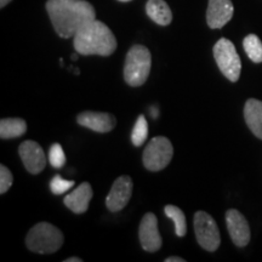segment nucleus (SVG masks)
Returning a JSON list of instances; mask_svg holds the SVG:
<instances>
[{"label": "nucleus", "instance_id": "f257e3e1", "mask_svg": "<svg viewBox=\"0 0 262 262\" xmlns=\"http://www.w3.org/2000/svg\"><path fill=\"white\" fill-rule=\"evenodd\" d=\"M47 11L61 38H72L85 25L96 19L94 6L85 0H48Z\"/></svg>", "mask_w": 262, "mask_h": 262}, {"label": "nucleus", "instance_id": "f03ea898", "mask_svg": "<svg viewBox=\"0 0 262 262\" xmlns=\"http://www.w3.org/2000/svg\"><path fill=\"white\" fill-rule=\"evenodd\" d=\"M74 49L80 55L110 56L117 49V39L103 22L94 21L85 25L73 37Z\"/></svg>", "mask_w": 262, "mask_h": 262}, {"label": "nucleus", "instance_id": "7ed1b4c3", "mask_svg": "<svg viewBox=\"0 0 262 262\" xmlns=\"http://www.w3.org/2000/svg\"><path fill=\"white\" fill-rule=\"evenodd\" d=\"M63 241V234L56 226L49 222H39L28 232L26 244L33 253L54 254L62 247Z\"/></svg>", "mask_w": 262, "mask_h": 262}, {"label": "nucleus", "instance_id": "20e7f679", "mask_svg": "<svg viewBox=\"0 0 262 262\" xmlns=\"http://www.w3.org/2000/svg\"><path fill=\"white\" fill-rule=\"evenodd\" d=\"M152 67V56L143 45H135L127 52L124 64V79L130 86H141L146 83Z\"/></svg>", "mask_w": 262, "mask_h": 262}, {"label": "nucleus", "instance_id": "39448f33", "mask_svg": "<svg viewBox=\"0 0 262 262\" xmlns=\"http://www.w3.org/2000/svg\"><path fill=\"white\" fill-rule=\"evenodd\" d=\"M212 52L221 73L232 83L238 81L241 77L242 62L233 42L226 38H221L214 45Z\"/></svg>", "mask_w": 262, "mask_h": 262}, {"label": "nucleus", "instance_id": "423d86ee", "mask_svg": "<svg viewBox=\"0 0 262 262\" xmlns=\"http://www.w3.org/2000/svg\"><path fill=\"white\" fill-rule=\"evenodd\" d=\"M173 156V147L169 139L158 136L152 139L143 150V165L149 171H160L169 165Z\"/></svg>", "mask_w": 262, "mask_h": 262}, {"label": "nucleus", "instance_id": "0eeeda50", "mask_svg": "<svg viewBox=\"0 0 262 262\" xmlns=\"http://www.w3.org/2000/svg\"><path fill=\"white\" fill-rule=\"evenodd\" d=\"M194 232L199 245L206 251H216L220 247V231L214 219L208 212L196 211L194 215Z\"/></svg>", "mask_w": 262, "mask_h": 262}, {"label": "nucleus", "instance_id": "6e6552de", "mask_svg": "<svg viewBox=\"0 0 262 262\" xmlns=\"http://www.w3.org/2000/svg\"><path fill=\"white\" fill-rule=\"evenodd\" d=\"M140 242L148 253H156L162 248V237L158 231V219L153 212H147L141 220L139 229Z\"/></svg>", "mask_w": 262, "mask_h": 262}, {"label": "nucleus", "instance_id": "1a4fd4ad", "mask_svg": "<svg viewBox=\"0 0 262 262\" xmlns=\"http://www.w3.org/2000/svg\"><path fill=\"white\" fill-rule=\"evenodd\" d=\"M18 153L26 169L33 175L41 172L47 165L44 149L35 141L27 140L21 143V146L18 147Z\"/></svg>", "mask_w": 262, "mask_h": 262}, {"label": "nucleus", "instance_id": "9d476101", "mask_svg": "<svg viewBox=\"0 0 262 262\" xmlns=\"http://www.w3.org/2000/svg\"><path fill=\"white\" fill-rule=\"evenodd\" d=\"M133 194V180L129 176H120L114 181L106 198L108 210L119 211L125 208Z\"/></svg>", "mask_w": 262, "mask_h": 262}, {"label": "nucleus", "instance_id": "9b49d317", "mask_svg": "<svg viewBox=\"0 0 262 262\" xmlns=\"http://www.w3.org/2000/svg\"><path fill=\"white\" fill-rule=\"evenodd\" d=\"M226 224L233 243L239 248L247 247L250 242V227L244 215L235 209H229L226 212Z\"/></svg>", "mask_w": 262, "mask_h": 262}, {"label": "nucleus", "instance_id": "f8f14e48", "mask_svg": "<svg viewBox=\"0 0 262 262\" xmlns=\"http://www.w3.org/2000/svg\"><path fill=\"white\" fill-rule=\"evenodd\" d=\"M234 8L231 0H209L206 22L212 29L222 28L233 17Z\"/></svg>", "mask_w": 262, "mask_h": 262}, {"label": "nucleus", "instance_id": "ddd939ff", "mask_svg": "<svg viewBox=\"0 0 262 262\" xmlns=\"http://www.w3.org/2000/svg\"><path fill=\"white\" fill-rule=\"evenodd\" d=\"M77 122L79 125L88 127V129L96 131V133H108L112 131L117 125V120L112 114L104 112H81L78 114Z\"/></svg>", "mask_w": 262, "mask_h": 262}, {"label": "nucleus", "instance_id": "4468645a", "mask_svg": "<svg viewBox=\"0 0 262 262\" xmlns=\"http://www.w3.org/2000/svg\"><path fill=\"white\" fill-rule=\"evenodd\" d=\"M93 187L89 182L81 183L73 192L64 196V205L75 214H84L89 208V203L93 199Z\"/></svg>", "mask_w": 262, "mask_h": 262}, {"label": "nucleus", "instance_id": "2eb2a0df", "mask_svg": "<svg viewBox=\"0 0 262 262\" xmlns=\"http://www.w3.org/2000/svg\"><path fill=\"white\" fill-rule=\"evenodd\" d=\"M244 118L249 129L257 139L262 140V102L256 98H249L244 106Z\"/></svg>", "mask_w": 262, "mask_h": 262}, {"label": "nucleus", "instance_id": "dca6fc26", "mask_svg": "<svg viewBox=\"0 0 262 262\" xmlns=\"http://www.w3.org/2000/svg\"><path fill=\"white\" fill-rule=\"evenodd\" d=\"M148 17L157 25L168 26L172 21V12L164 0H148L146 5Z\"/></svg>", "mask_w": 262, "mask_h": 262}, {"label": "nucleus", "instance_id": "f3484780", "mask_svg": "<svg viewBox=\"0 0 262 262\" xmlns=\"http://www.w3.org/2000/svg\"><path fill=\"white\" fill-rule=\"evenodd\" d=\"M27 124L21 118H5L0 122V137L2 140L16 139L25 135Z\"/></svg>", "mask_w": 262, "mask_h": 262}, {"label": "nucleus", "instance_id": "a211bd4d", "mask_svg": "<svg viewBox=\"0 0 262 262\" xmlns=\"http://www.w3.org/2000/svg\"><path fill=\"white\" fill-rule=\"evenodd\" d=\"M164 211H165V215L169 219H171L173 224H175L176 235L178 237H185L186 233H187V224H186V216L181 209L175 205H166Z\"/></svg>", "mask_w": 262, "mask_h": 262}, {"label": "nucleus", "instance_id": "6ab92c4d", "mask_svg": "<svg viewBox=\"0 0 262 262\" xmlns=\"http://www.w3.org/2000/svg\"><path fill=\"white\" fill-rule=\"evenodd\" d=\"M243 48L247 52L248 57L255 63L262 62V41L255 34H249L244 38Z\"/></svg>", "mask_w": 262, "mask_h": 262}, {"label": "nucleus", "instance_id": "aec40b11", "mask_svg": "<svg viewBox=\"0 0 262 262\" xmlns=\"http://www.w3.org/2000/svg\"><path fill=\"white\" fill-rule=\"evenodd\" d=\"M147 136H148V124H147V120L145 116H141L137 118L135 126L133 129V135H131V141H133L134 146L140 147L145 143L147 140Z\"/></svg>", "mask_w": 262, "mask_h": 262}, {"label": "nucleus", "instance_id": "412c9836", "mask_svg": "<svg viewBox=\"0 0 262 262\" xmlns=\"http://www.w3.org/2000/svg\"><path fill=\"white\" fill-rule=\"evenodd\" d=\"M49 162L55 169H61L64 166L66 155L60 143H55L51 146L50 152H49Z\"/></svg>", "mask_w": 262, "mask_h": 262}, {"label": "nucleus", "instance_id": "4be33fe9", "mask_svg": "<svg viewBox=\"0 0 262 262\" xmlns=\"http://www.w3.org/2000/svg\"><path fill=\"white\" fill-rule=\"evenodd\" d=\"M73 186H74V181H71V180H64L63 178H61L60 175L54 176V179H52L50 182L51 192L56 195L63 194L64 192H67L68 189H71Z\"/></svg>", "mask_w": 262, "mask_h": 262}, {"label": "nucleus", "instance_id": "5701e85b", "mask_svg": "<svg viewBox=\"0 0 262 262\" xmlns=\"http://www.w3.org/2000/svg\"><path fill=\"white\" fill-rule=\"evenodd\" d=\"M12 182H14V176L10 170L6 168L4 164L0 165V193L5 194L11 187Z\"/></svg>", "mask_w": 262, "mask_h": 262}, {"label": "nucleus", "instance_id": "b1692460", "mask_svg": "<svg viewBox=\"0 0 262 262\" xmlns=\"http://www.w3.org/2000/svg\"><path fill=\"white\" fill-rule=\"evenodd\" d=\"M186 260L182 257H179V256H170L168 258H165V262H185Z\"/></svg>", "mask_w": 262, "mask_h": 262}, {"label": "nucleus", "instance_id": "393cba45", "mask_svg": "<svg viewBox=\"0 0 262 262\" xmlns=\"http://www.w3.org/2000/svg\"><path fill=\"white\" fill-rule=\"evenodd\" d=\"M83 260H81L80 257H70L67 258V260H64V262H81Z\"/></svg>", "mask_w": 262, "mask_h": 262}, {"label": "nucleus", "instance_id": "a878e982", "mask_svg": "<svg viewBox=\"0 0 262 262\" xmlns=\"http://www.w3.org/2000/svg\"><path fill=\"white\" fill-rule=\"evenodd\" d=\"M10 2H11V0H0V8H2V9L5 8V6L8 5Z\"/></svg>", "mask_w": 262, "mask_h": 262}, {"label": "nucleus", "instance_id": "bb28decb", "mask_svg": "<svg viewBox=\"0 0 262 262\" xmlns=\"http://www.w3.org/2000/svg\"><path fill=\"white\" fill-rule=\"evenodd\" d=\"M150 111H152V116H153V118H157V117H158V110H157L156 107H152V108H150Z\"/></svg>", "mask_w": 262, "mask_h": 262}, {"label": "nucleus", "instance_id": "cd10ccee", "mask_svg": "<svg viewBox=\"0 0 262 262\" xmlns=\"http://www.w3.org/2000/svg\"><path fill=\"white\" fill-rule=\"evenodd\" d=\"M72 60L77 61L78 60V55H73V56H72Z\"/></svg>", "mask_w": 262, "mask_h": 262}, {"label": "nucleus", "instance_id": "c85d7f7f", "mask_svg": "<svg viewBox=\"0 0 262 262\" xmlns=\"http://www.w3.org/2000/svg\"><path fill=\"white\" fill-rule=\"evenodd\" d=\"M74 72H75V74H79V70H78V68H75Z\"/></svg>", "mask_w": 262, "mask_h": 262}, {"label": "nucleus", "instance_id": "c756f323", "mask_svg": "<svg viewBox=\"0 0 262 262\" xmlns=\"http://www.w3.org/2000/svg\"><path fill=\"white\" fill-rule=\"evenodd\" d=\"M119 2H122V3H127V2H131V0H119Z\"/></svg>", "mask_w": 262, "mask_h": 262}]
</instances>
